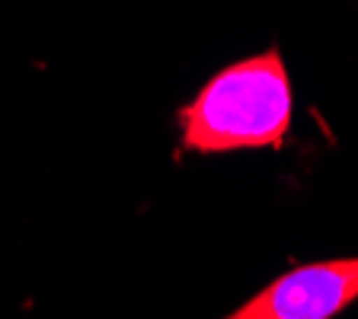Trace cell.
<instances>
[{
  "label": "cell",
  "mask_w": 358,
  "mask_h": 319,
  "mask_svg": "<svg viewBox=\"0 0 358 319\" xmlns=\"http://www.w3.org/2000/svg\"><path fill=\"white\" fill-rule=\"evenodd\" d=\"M358 297V259L294 268L227 319H333Z\"/></svg>",
  "instance_id": "obj_2"
},
{
  "label": "cell",
  "mask_w": 358,
  "mask_h": 319,
  "mask_svg": "<svg viewBox=\"0 0 358 319\" xmlns=\"http://www.w3.org/2000/svg\"><path fill=\"white\" fill-rule=\"evenodd\" d=\"M182 147L195 154L278 147L291 128V80L278 52L227 64L179 112Z\"/></svg>",
  "instance_id": "obj_1"
}]
</instances>
